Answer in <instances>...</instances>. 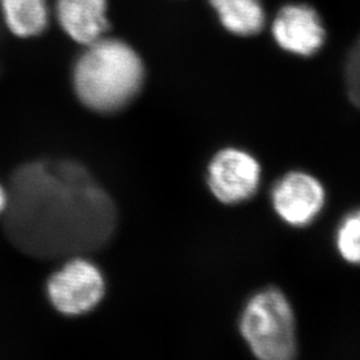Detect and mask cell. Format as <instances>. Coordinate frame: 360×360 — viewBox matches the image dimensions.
<instances>
[{
	"instance_id": "30bf717a",
	"label": "cell",
	"mask_w": 360,
	"mask_h": 360,
	"mask_svg": "<svg viewBox=\"0 0 360 360\" xmlns=\"http://www.w3.org/2000/svg\"><path fill=\"white\" fill-rule=\"evenodd\" d=\"M223 27L239 37L257 35L264 27L266 13L260 0H210Z\"/></svg>"
},
{
	"instance_id": "6da1fadb",
	"label": "cell",
	"mask_w": 360,
	"mask_h": 360,
	"mask_svg": "<svg viewBox=\"0 0 360 360\" xmlns=\"http://www.w3.org/2000/svg\"><path fill=\"white\" fill-rule=\"evenodd\" d=\"M3 215L10 242L38 259L96 251L110 242L117 220L111 196L71 160H37L18 168Z\"/></svg>"
},
{
	"instance_id": "8992f818",
	"label": "cell",
	"mask_w": 360,
	"mask_h": 360,
	"mask_svg": "<svg viewBox=\"0 0 360 360\" xmlns=\"http://www.w3.org/2000/svg\"><path fill=\"white\" fill-rule=\"evenodd\" d=\"M278 218L294 229H304L322 214L326 191L322 183L307 172L294 171L276 181L271 193Z\"/></svg>"
},
{
	"instance_id": "52a82bcc",
	"label": "cell",
	"mask_w": 360,
	"mask_h": 360,
	"mask_svg": "<svg viewBox=\"0 0 360 360\" xmlns=\"http://www.w3.org/2000/svg\"><path fill=\"white\" fill-rule=\"evenodd\" d=\"M272 34L283 50L300 56L319 51L326 38L319 15L306 4L283 7L274 20Z\"/></svg>"
},
{
	"instance_id": "4fadbf2b",
	"label": "cell",
	"mask_w": 360,
	"mask_h": 360,
	"mask_svg": "<svg viewBox=\"0 0 360 360\" xmlns=\"http://www.w3.org/2000/svg\"><path fill=\"white\" fill-rule=\"evenodd\" d=\"M6 206H7V188L4 190V187L0 184V215L4 214Z\"/></svg>"
},
{
	"instance_id": "3957f363",
	"label": "cell",
	"mask_w": 360,
	"mask_h": 360,
	"mask_svg": "<svg viewBox=\"0 0 360 360\" xmlns=\"http://www.w3.org/2000/svg\"><path fill=\"white\" fill-rule=\"evenodd\" d=\"M239 328L257 360H296L295 314L279 288L267 287L251 296L242 311Z\"/></svg>"
},
{
	"instance_id": "9c48e42d",
	"label": "cell",
	"mask_w": 360,
	"mask_h": 360,
	"mask_svg": "<svg viewBox=\"0 0 360 360\" xmlns=\"http://www.w3.org/2000/svg\"><path fill=\"white\" fill-rule=\"evenodd\" d=\"M0 8L6 25L16 37H37L49 25L47 0H0Z\"/></svg>"
},
{
	"instance_id": "7c38bea8",
	"label": "cell",
	"mask_w": 360,
	"mask_h": 360,
	"mask_svg": "<svg viewBox=\"0 0 360 360\" xmlns=\"http://www.w3.org/2000/svg\"><path fill=\"white\" fill-rule=\"evenodd\" d=\"M346 79L349 98L360 107V39L348 55Z\"/></svg>"
},
{
	"instance_id": "8fae6325",
	"label": "cell",
	"mask_w": 360,
	"mask_h": 360,
	"mask_svg": "<svg viewBox=\"0 0 360 360\" xmlns=\"http://www.w3.org/2000/svg\"><path fill=\"white\" fill-rule=\"evenodd\" d=\"M335 247L348 264L360 266V208L348 212L335 231Z\"/></svg>"
},
{
	"instance_id": "ba28073f",
	"label": "cell",
	"mask_w": 360,
	"mask_h": 360,
	"mask_svg": "<svg viewBox=\"0 0 360 360\" xmlns=\"http://www.w3.org/2000/svg\"><path fill=\"white\" fill-rule=\"evenodd\" d=\"M56 18L65 34L89 46L108 30L105 0H56Z\"/></svg>"
},
{
	"instance_id": "277c9868",
	"label": "cell",
	"mask_w": 360,
	"mask_h": 360,
	"mask_svg": "<svg viewBox=\"0 0 360 360\" xmlns=\"http://www.w3.org/2000/svg\"><path fill=\"white\" fill-rule=\"evenodd\" d=\"M103 274L84 257H71L49 279L47 294L52 306L67 316L84 315L103 299Z\"/></svg>"
},
{
	"instance_id": "7a4b0ae2",
	"label": "cell",
	"mask_w": 360,
	"mask_h": 360,
	"mask_svg": "<svg viewBox=\"0 0 360 360\" xmlns=\"http://www.w3.org/2000/svg\"><path fill=\"white\" fill-rule=\"evenodd\" d=\"M72 83L87 108L114 114L127 107L144 83L142 59L119 39L102 38L87 46L74 65Z\"/></svg>"
},
{
	"instance_id": "5b68a950",
	"label": "cell",
	"mask_w": 360,
	"mask_h": 360,
	"mask_svg": "<svg viewBox=\"0 0 360 360\" xmlns=\"http://www.w3.org/2000/svg\"><path fill=\"white\" fill-rule=\"evenodd\" d=\"M262 168L257 159L239 148H226L212 158L207 181L212 195L227 206L250 200L260 186Z\"/></svg>"
}]
</instances>
